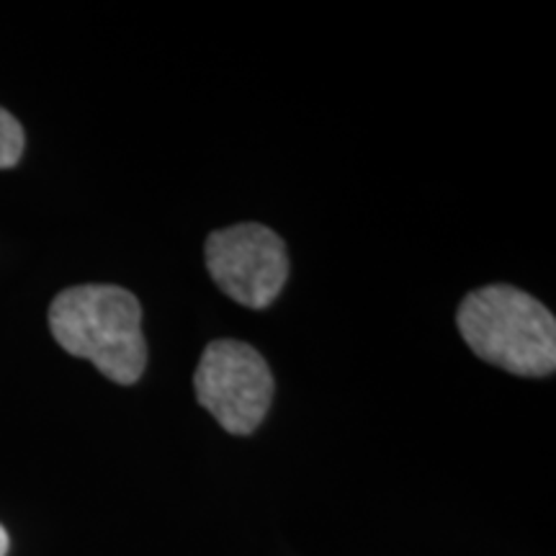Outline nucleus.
<instances>
[{
  "label": "nucleus",
  "instance_id": "nucleus-1",
  "mask_svg": "<svg viewBox=\"0 0 556 556\" xmlns=\"http://www.w3.org/2000/svg\"><path fill=\"white\" fill-rule=\"evenodd\" d=\"M50 330L70 356L86 358L116 384H135L148 364L142 307L122 287L65 289L50 307Z\"/></svg>",
  "mask_w": 556,
  "mask_h": 556
},
{
  "label": "nucleus",
  "instance_id": "nucleus-2",
  "mask_svg": "<svg viewBox=\"0 0 556 556\" xmlns=\"http://www.w3.org/2000/svg\"><path fill=\"white\" fill-rule=\"evenodd\" d=\"M458 332L486 364L518 377L556 368V323L539 299L507 283L471 291L456 315Z\"/></svg>",
  "mask_w": 556,
  "mask_h": 556
},
{
  "label": "nucleus",
  "instance_id": "nucleus-3",
  "mask_svg": "<svg viewBox=\"0 0 556 556\" xmlns=\"http://www.w3.org/2000/svg\"><path fill=\"white\" fill-rule=\"evenodd\" d=\"M193 392L227 433L248 435L274 402V374L253 345L214 340L201 353Z\"/></svg>",
  "mask_w": 556,
  "mask_h": 556
},
{
  "label": "nucleus",
  "instance_id": "nucleus-4",
  "mask_svg": "<svg viewBox=\"0 0 556 556\" xmlns=\"http://www.w3.org/2000/svg\"><path fill=\"white\" fill-rule=\"evenodd\" d=\"M206 268L229 299L250 309L268 307L289 278V255L274 229L235 225L206 240Z\"/></svg>",
  "mask_w": 556,
  "mask_h": 556
},
{
  "label": "nucleus",
  "instance_id": "nucleus-5",
  "mask_svg": "<svg viewBox=\"0 0 556 556\" xmlns=\"http://www.w3.org/2000/svg\"><path fill=\"white\" fill-rule=\"evenodd\" d=\"M24 155V129L5 109H0V170L13 168Z\"/></svg>",
  "mask_w": 556,
  "mask_h": 556
},
{
  "label": "nucleus",
  "instance_id": "nucleus-6",
  "mask_svg": "<svg viewBox=\"0 0 556 556\" xmlns=\"http://www.w3.org/2000/svg\"><path fill=\"white\" fill-rule=\"evenodd\" d=\"M9 554V533H5V528L0 526V556Z\"/></svg>",
  "mask_w": 556,
  "mask_h": 556
}]
</instances>
